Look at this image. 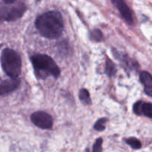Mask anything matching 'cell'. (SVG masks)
<instances>
[{
	"label": "cell",
	"instance_id": "6da1fadb",
	"mask_svg": "<svg viewBox=\"0 0 152 152\" xmlns=\"http://www.w3.org/2000/svg\"><path fill=\"white\" fill-rule=\"evenodd\" d=\"M39 33L45 38L57 39L64 29L63 19L59 11L50 10L39 16L35 22Z\"/></svg>",
	"mask_w": 152,
	"mask_h": 152
},
{
	"label": "cell",
	"instance_id": "7a4b0ae2",
	"mask_svg": "<svg viewBox=\"0 0 152 152\" xmlns=\"http://www.w3.org/2000/svg\"><path fill=\"white\" fill-rule=\"evenodd\" d=\"M31 60L38 78L45 79L48 76L57 78L60 74V70L56 62L48 55L36 54L31 56Z\"/></svg>",
	"mask_w": 152,
	"mask_h": 152
},
{
	"label": "cell",
	"instance_id": "3957f363",
	"mask_svg": "<svg viewBox=\"0 0 152 152\" xmlns=\"http://www.w3.org/2000/svg\"><path fill=\"white\" fill-rule=\"evenodd\" d=\"M1 68L11 79H17L21 74L22 61L19 53L10 48H4L1 55Z\"/></svg>",
	"mask_w": 152,
	"mask_h": 152
},
{
	"label": "cell",
	"instance_id": "277c9868",
	"mask_svg": "<svg viewBox=\"0 0 152 152\" xmlns=\"http://www.w3.org/2000/svg\"><path fill=\"white\" fill-rule=\"evenodd\" d=\"M26 6L22 1H16L11 4L1 5V17L5 21H14L19 19L25 13Z\"/></svg>",
	"mask_w": 152,
	"mask_h": 152
},
{
	"label": "cell",
	"instance_id": "5b68a950",
	"mask_svg": "<svg viewBox=\"0 0 152 152\" xmlns=\"http://www.w3.org/2000/svg\"><path fill=\"white\" fill-rule=\"evenodd\" d=\"M32 123L37 127L42 129H50L53 126L51 116L44 111H37L31 116Z\"/></svg>",
	"mask_w": 152,
	"mask_h": 152
},
{
	"label": "cell",
	"instance_id": "8992f818",
	"mask_svg": "<svg viewBox=\"0 0 152 152\" xmlns=\"http://www.w3.org/2000/svg\"><path fill=\"white\" fill-rule=\"evenodd\" d=\"M112 3L120 10V14L125 19V21L129 25H132L134 23L133 16H132V12H131V10L129 9L127 4L125 1H121V0H114V1H112Z\"/></svg>",
	"mask_w": 152,
	"mask_h": 152
},
{
	"label": "cell",
	"instance_id": "52a82bcc",
	"mask_svg": "<svg viewBox=\"0 0 152 152\" xmlns=\"http://www.w3.org/2000/svg\"><path fill=\"white\" fill-rule=\"evenodd\" d=\"M20 80L18 79H9L1 81V86H0V91L1 96L11 93L14 91L19 86Z\"/></svg>",
	"mask_w": 152,
	"mask_h": 152
},
{
	"label": "cell",
	"instance_id": "ba28073f",
	"mask_svg": "<svg viewBox=\"0 0 152 152\" xmlns=\"http://www.w3.org/2000/svg\"><path fill=\"white\" fill-rule=\"evenodd\" d=\"M140 79L144 86L145 93L149 96H152V76L146 71H142L140 73Z\"/></svg>",
	"mask_w": 152,
	"mask_h": 152
},
{
	"label": "cell",
	"instance_id": "9c48e42d",
	"mask_svg": "<svg viewBox=\"0 0 152 152\" xmlns=\"http://www.w3.org/2000/svg\"><path fill=\"white\" fill-rule=\"evenodd\" d=\"M79 98L81 100L82 103H83L84 105H90L91 103L90 94H89V92L86 89L83 88L80 91V92H79Z\"/></svg>",
	"mask_w": 152,
	"mask_h": 152
},
{
	"label": "cell",
	"instance_id": "30bf717a",
	"mask_svg": "<svg viewBox=\"0 0 152 152\" xmlns=\"http://www.w3.org/2000/svg\"><path fill=\"white\" fill-rule=\"evenodd\" d=\"M105 74L109 77H113L117 72V69L114 64L110 60V59H106V65H105Z\"/></svg>",
	"mask_w": 152,
	"mask_h": 152
},
{
	"label": "cell",
	"instance_id": "8fae6325",
	"mask_svg": "<svg viewBox=\"0 0 152 152\" xmlns=\"http://www.w3.org/2000/svg\"><path fill=\"white\" fill-rule=\"evenodd\" d=\"M126 142L128 145H130L132 148L134 149H140L142 147L141 142L139 140L134 137H131L129 139L126 140Z\"/></svg>",
	"mask_w": 152,
	"mask_h": 152
},
{
	"label": "cell",
	"instance_id": "7c38bea8",
	"mask_svg": "<svg viewBox=\"0 0 152 152\" xmlns=\"http://www.w3.org/2000/svg\"><path fill=\"white\" fill-rule=\"evenodd\" d=\"M142 114L145 117L152 118V104L144 102L142 105Z\"/></svg>",
	"mask_w": 152,
	"mask_h": 152
},
{
	"label": "cell",
	"instance_id": "4fadbf2b",
	"mask_svg": "<svg viewBox=\"0 0 152 152\" xmlns=\"http://www.w3.org/2000/svg\"><path fill=\"white\" fill-rule=\"evenodd\" d=\"M102 38V34L99 30L95 29L91 33V39L94 41L99 42Z\"/></svg>",
	"mask_w": 152,
	"mask_h": 152
},
{
	"label": "cell",
	"instance_id": "5bb4252c",
	"mask_svg": "<svg viewBox=\"0 0 152 152\" xmlns=\"http://www.w3.org/2000/svg\"><path fill=\"white\" fill-rule=\"evenodd\" d=\"M106 122H107V119L106 118L99 119V120H97V121H96V123L94 124V129H96V131H99V132H102V131H103L104 129H105L104 124H105Z\"/></svg>",
	"mask_w": 152,
	"mask_h": 152
},
{
	"label": "cell",
	"instance_id": "9a60e30c",
	"mask_svg": "<svg viewBox=\"0 0 152 152\" xmlns=\"http://www.w3.org/2000/svg\"><path fill=\"white\" fill-rule=\"evenodd\" d=\"M143 102L142 101H138L134 105V112L137 115H142V105H143Z\"/></svg>",
	"mask_w": 152,
	"mask_h": 152
},
{
	"label": "cell",
	"instance_id": "2e32d148",
	"mask_svg": "<svg viewBox=\"0 0 152 152\" xmlns=\"http://www.w3.org/2000/svg\"><path fill=\"white\" fill-rule=\"evenodd\" d=\"M102 138H98L95 141L93 146V151L92 152H102Z\"/></svg>",
	"mask_w": 152,
	"mask_h": 152
}]
</instances>
